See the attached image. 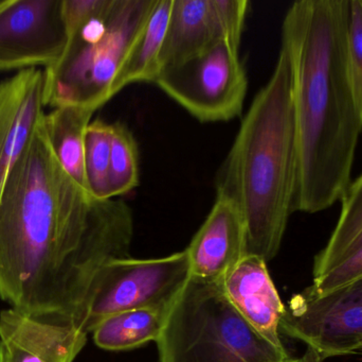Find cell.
<instances>
[{
  "label": "cell",
  "mask_w": 362,
  "mask_h": 362,
  "mask_svg": "<svg viewBox=\"0 0 362 362\" xmlns=\"http://www.w3.org/2000/svg\"><path fill=\"white\" fill-rule=\"evenodd\" d=\"M133 235L131 208L82 188L55 157L42 120L0 200V299L82 329L98 274L129 257Z\"/></svg>",
  "instance_id": "6da1fadb"
},
{
  "label": "cell",
  "mask_w": 362,
  "mask_h": 362,
  "mask_svg": "<svg viewBox=\"0 0 362 362\" xmlns=\"http://www.w3.org/2000/svg\"><path fill=\"white\" fill-rule=\"evenodd\" d=\"M349 0L293 2L282 23L298 144L295 212L316 214L341 202L362 133L346 59Z\"/></svg>",
  "instance_id": "7a4b0ae2"
},
{
  "label": "cell",
  "mask_w": 362,
  "mask_h": 362,
  "mask_svg": "<svg viewBox=\"0 0 362 362\" xmlns=\"http://www.w3.org/2000/svg\"><path fill=\"white\" fill-rule=\"evenodd\" d=\"M298 144L288 55L281 47L216 176V196L235 203L247 227V255L272 261L295 213Z\"/></svg>",
  "instance_id": "3957f363"
},
{
  "label": "cell",
  "mask_w": 362,
  "mask_h": 362,
  "mask_svg": "<svg viewBox=\"0 0 362 362\" xmlns=\"http://www.w3.org/2000/svg\"><path fill=\"white\" fill-rule=\"evenodd\" d=\"M156 342L158 362H299L245 320L223 281L191 276Z\"/></svg>",
  "instance_id": "277c9868"
},
{
  "label": "cell",
  "mask_w": 362,
  "mask_h": 362,
  "mask_svg": "<svg viewBox=\"0 0 362 362\" xmlns=\"http://www.w3.org/2000/svg\"><path fill=\"white\" fill-rule=\"evenodd\" d=\"M157 0H110L101 14L68 38L61 59L45 68V106L110 101L112 82Z\"/></svg>",
  "instance_id": "5b68a950"
},
{
  "label": "cell",
  "mask_w": 362,
  "mask_h": 362,
  "mask_svg": "<svg viewBox=\"0 0 362 362\" xmlns=\"http://www.w3.org/2000/svg\"><path fill=\"white\" fill-rule=\"evenodd\" d=\"M189 278L187 250L161 259L110 261L95 278L82 329L93 333L108 317L127 310L171 307Z\"/></svg>",
  "instance_id": "8992f818"
},
{
  "label": "cell",
  "mask_w": 362,
  "mask_h": 362,
  "mask_svg": "<svg viewBox=\"0 0 362 362\" xmlns=\"http://www.w3.org/2000/svg\"><path fill=\"white\" fill-rule=\"evenodd\" d=\"M240 46L223 40L191 59L163 68L155 84L202 123L236 118L248 89Z\"/></svg>",
  "instance_id": "52a82bcc"
},
{
  "label": "cell",
  "mask_w": 362,
  "mask_h": 362,
  "mask_svg": "<svg viewBox=\"0 0 362 362\" xmlns=\"http://www.w3.org/2000/svg\"><path fill=\"white\" fill-rule=\"evenodd\" d=\"M280 333L305 346L299 362H325L358 352L362 346V278L329 295L308 288L285 306Z\"/></svg>",
  "instance_id": "ba28073f"
},
{
  "label": "cell",
  "mask_w": 362,
  "mask_h": 362,
  "mask_svg": "<svg viewBox=\"0 0 362 362\" xmlns=\"http://www.w3.org/2000/svg\"><path fill=\"white\" fill-rule=\"evenodd\" d=\"M67 43L63 0L0 2V70L50 67Z\"/></svg>",
  "instance_id": "9c48e42d"
},
{
  "label": "cell",
  "mask_w": 362,
  "mask_h": 362,
  "mask_svg": "<svg viewBox=\"0 0 362 362\" xmlns=\"http://www.w3.org/2000/svg\"><path fill=\"white\" fill-rule=\"evenodd\" d=\"M248 8L247 0H173L159 57L160 70L223 40L240 44Z\"/></svg>",
  "instance_id": "30bf717a"
},
{
  "label": "cell",
  "mask_w": 362,
  "mask_h": 362,
  "mask_svg": "<svg viewBox=\"0 0 362 362\" xmlns=\"http://www.w3.org/2000/svg\"><path fill=\"white\" fill-rule=\"evenodd\" d=\"M45 72L21 70L0 82V200L4 186L42 120Z\"/></svg>",
  "instance_id": "8fae6325"
},
{
  "label": "cell",
  "mask_w": 362,
  "mask_h": 362,
  "mask_svg": "<svg viewBox=\"0 0 362 362\" xmlns=\"http://www.w3.org/2000/svg\"><path fill=\"white\" fill-rule=\"evenodd\" d=\"M86 342L74 323L40 320L14 308L0 312V362H74Z\"/></svg>",
  "instance_id": "7c38bea8"
},
{
  "label": "cell",
  "mask_w": 362,
  "mask_h": 362,
  "mask_svg": "<svg viewBox=\"0 0 362 362\" xmlns=\"http://www.w3.org/2000/svg\"><path fill=\"white\" fill-rule=\"evenodd\" d=\"M185 250L192 278L223 281L247 256V227L234 202L216 196L214 205Z\"/></svg>",
  "instance_id": "4fadbf2b"
},
{
  "label": "cell",
  "mask_w": 362,
  "mask_h": 362,
  "mask_svg": "<svg viewBox=\"0 0 362 362\" xmlns=\"http://www.w3.org/2000/svg\"><path fill=\"white\" fill-rule=\"evenodd\" d=\"M263 259L247 255L223 281V290L249 324L276 346L280 338L285 305L270 278Z\"/></svg>",
  "instance_id": "5bb4252c"
},
{
  "label": "cell",
  "mask_w": 362,
  "mask_h": 362,
  "mask_svg": "<svg viewBox=\"0 0 362 362\" xmlns=\"http://www.w3.org/2000/svg\"><path fill=\"white\" fill-rule=\"evenodd\" d=\"M172 4L173 0H157L112 82L110 98L127 85L155 83L160 72L159 57L169 26Z\"/></svg>",
  "instance_id": "9a60e30c"
},
{
  "label": "cell",
  "mask_w": 362,
  "mask_h": 362,
  "mask_svg": "<svg viewBox=\"0 0 362 362\" xmlns=\"http://www.w3.org/2000/svg\"><path fill=\"white\" fill-rule=\"evenodd\" d=\"M95 111L89 106H63L53 108L42 118L55 157L65 171L87 193L85 136Z\"/></svg>",
  "instance_id": "2e32d148"
},
{
  "label": "cell",
  "mask_w": 362,
  "mask_h": 362,
  "mask_svg": "<svg viewBox=\"0 0 362 362\" xmlns=\"http://www.w3.org/2000/svg\"><path fill=\"white\" fill-rule=\"evenodd\" d=\"M171 307L141 308L108 317L93 332V341L106 351L133 350L157 341Z\"/></svg>",
  "instance_id": "e0dca14e"
},
{
  "label": "cell",
  "mask_w": 362,
  "mask_h": 362,
  "mask_svg": "<svg viewBox=\"0 0 362 362\" xmlns=\"http://www.w3.org/2000/svg\"><path fill=\"white\" fill-rule=\"evenodd\" d=\"M362 246V174L351 183L340 216L325 248L315 256L313 276L320 278Z\"/></svg>",
  "instance_id": "ac0fdd59"
},
{
  "label": "cell",
  "mask_w": 362,
  "mask_h": 362,
  "mask_svg": "<svg viewBox=\"0 0 362 362\" xmlns=\"http://www.w3.org/2000/svg\"><path fill=\"white\" fill-rule=\"evenodd\" d=\"M114 125L102 119L91 121L85 136V174L89 195L98 200L110 199V152Z\"/></svg>",
  "instance_id": "d6986e66"
},
{
  "label": "cell",
  "mask_w": 362,
  "mask_h": 362,
  "mask_svg": "<svg viewBox=\"0 0 362 362\" xmlns=\"http://www.w3.org/2000/svg\"><path fill=\"white\" fill-rule=\"evenodd\" d=\"M108 188L110 199L127 195L139 185V149L131 130L122 123H112Z\"/></svg>",
  "instance_id": "ffe728a7"
},
{
  "label": "cell",
  "mask_w": 362,
  "mask_h": 362,
  "mask_svg": "<svg viewBox=\"0 0 362 362\" xmlns=\"http://www.w3.org/2000/svg\"><path fill=\"white\" fill-rule=\"evenodd\" d=\"M346 59L353 89L362 111V0H349Z\"/></svg>",
  "instance_id": "44dd1931"
},
{
  "label": "cell",
  "mask_w": 362,
  "mask_h": 362,
  "mask_svg": "<svg viewBox=\"0 0 362 362\" xmlns=\"http://www.w3.org/2000/svg\"><path fill=\"white\" fill-rule=\"evenodd\" d=\"M359 278H362V246L331 271L313 280L308 289L316 297H323Z\"/></svg>",
  "instance_id": "7402d4cb"
},
{
  "label": "cell",
  "mask_w": 362,
  "mask_h": 362,
  "mask_svg": "<svg viewBox=\"0 0 362 362\" xmlns=\"http://www.w3.org/2000/svg\"><path fill=\"white\" fill-rule=\"evenodd\" d=\"M110 0H63V17L68 38L101 14Z\"/></svg>",
  "instance_id": "603a6c76"
},
{
  "label": "cell",
  "mask_w": 362,
  "mask_h": 362,
  "mask_svg": "<svg viewBox=\"0 0 362 362\" xmlns=\"http://www.w3.org/2000/svg\"><path fill=\"white\" fill-rule=\"evenodd\" d=\"M358 352L361 353V354H362V346L361 349H359Z\"/></svg>",
  "instance_id": "cb8c5ba5"
}]
</instances>
